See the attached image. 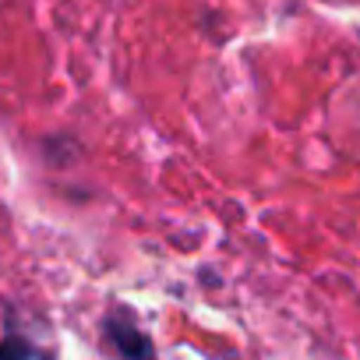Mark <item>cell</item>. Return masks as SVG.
I'll return each mask as SVG.
<instances>
[{"label": "cell", "instance_id": "1", "mask_svg": "<svg viewBox=\"0 0 360 360\" xmlns=\"http://www.w3.org/2000/svg\"><path fill=\"white\" fill-rule=\"evenodd\" d=\"M106 335H110V342L120 349V356H127V360H155L148 335H145L127 314H120V311L110 314V318H106Z\"/></svg>", "mask_w": 360, "mask_h": 360}, {"label": "cell", "instance_id": "2", "mask_svg": "<svg viewBox=\"0 0 360 360\" xmlns=\"http://www.w3.org/2000/svg\"><path fill=\"white\" fill-rule=\"evenodd\" d=\"M0 360H36V346L25 335L8 332L4 339H0Z\"/></svg>", "mask_w": 360, "mask_h": 360}]
</instances>
